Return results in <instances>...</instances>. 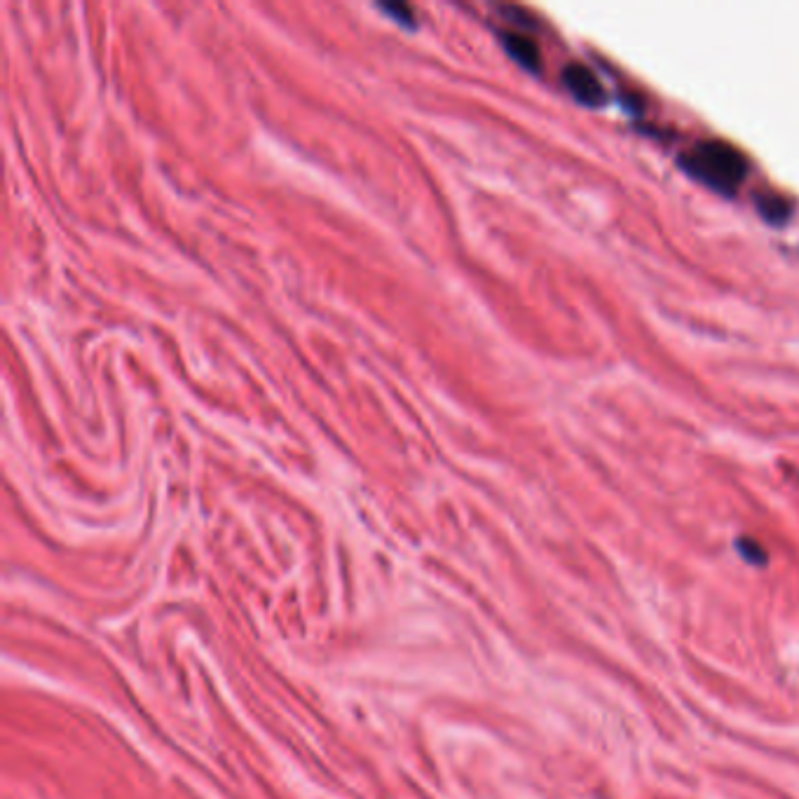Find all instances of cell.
Instances as JSON below:
<instances>
[{
  "instance_id": "cell-4",
  "label": "cell",
  "mask_w": 799,
  "mask_h": 799,
  "mask_svg": "<svg viewBox=\"0 0 799 799\" xmlns=\"http://www.w3.org/2000/svg\"><path fill=\"white\" fill-rule=\"evenodd\" d=\"M757 209L762 211V216L771 223H783L790 216V204L778 195H764L757 200Z\"/></svg>"
},
{
  "instance_id": "cell-1",
  "label": "cell",
  "mask_w": 799,
  "mask_h": 799,
  "mask_svg": "<svg viewBox=\"0 0 799 799\" xmlns=\"http://www.w3.org/2000/svg\"><path fill=\"white\" fill-rule=\"evenodd\" d=\"M689 176L717 193L732 195L748 176V157L727 141H703L682 157Z\"/></svg>"
},
{
  "instance_id": "cell-2",
  "label": "cell",
  "mask_w": 799,
  "mask_h": 799,
  "mask_svg": "<svg viewBox=\"0 0 799 799\" xmlns=\"http://www.w3.org/2000/svg\"><path fill=\"white\" fill-rule=\"evenodd\" d=\"M563 85L577 104L586 108H603L607 104L605 85L586 64H570L563 68Z\"/></svg>"
},
{
  "instance_id": "cell-3",
  "label": "cell",
  "mask_w": 799,
  "mask_h": 799,
  "mask_svg": "<svg viewBox=\"0 0 799 799\" xmlns=\"http://www.w3.org/2000/svg\"><path fill=\"white\" fill-rule=\"evenodd\" d=\"M502 45H504V50L509 52V57L518 61L523 68H528V71H532V73L539 71L542 57H539V47L535 40L523 36V33H518V31H507V33H502Z\"/></svg>"
}]
</instances>
